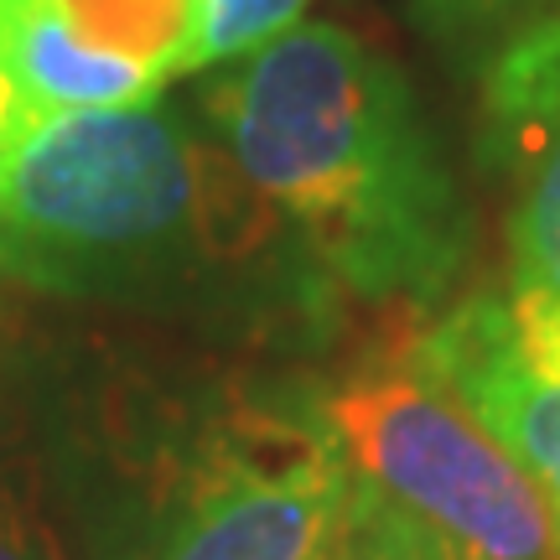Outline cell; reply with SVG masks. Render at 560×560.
Masks as SVG:
<instances>
[{"mask_svg": "<svg viewBox=\"0 0 560 560\" xmlns=\"http://www.w3.org/2000/svg\"><path fill=\"white\" fill-rule=\"evenodd\" d=\"M410 348L535 478L560 540V296L535 285L472 296Z\"/></svg>", "mask_w": 560, "mask_h": 560, "instance_id": "5", "label": "cell"}, {"mask_svg": "<svg viewBox=\"0 0 560 560\" xmlns=\"http://www.w3.org/2000/svg\"><path fill=\"white\" fill-rule=\"evenodd\" d=\"M317 416L353 478L467 556L560 560L556 520L535 478L416 359L410 342L353 363L317 395Z\"/></svg>", "mask_w": 560, "mask_h": 560, "instance_id": "4", "label": "cell"}, {"mask_svg": "<svg viewBox=\"0 0 560 560\" xmlns=\"http://www.w3.org/2000/svg\"><path fill=\"white\" fill-rule=\"evenodd\" d=\"M21 0H0V16H11V11H16Z\"/></svg>", "mask_w": 560, "mask_h": 560, "instance_id": "13", "label": "cell"}, {"mask_svg": "<svg viewBox=\"0 0 560 560\" xmlns=\"http://www.w3.org/2000/svg\"><path fill=\"white\" fill-rule=\"evenodd\" d=\"M0 560H62L52 535L32 514V503L5 478H0Z\"/></svg>", "mask_w": 560, "mask_h": 560, "instance_id": "11", "label": "cell"}, {"mask_svg": "<svg viewBox=\"0 0 560 560\" xmlns=\"http://www.w3.org/2000/svg\"><path fill=\"white\" fill-rule=\"evenodd\" d=\"M52 16L100 52L145 62L166 79L187 73L202 0H42Z\"/></svg>", "mask_w": 560, "mask_h": 560, "instance_id": "7", "label": "cell"}, {"mask_svg": "<svg viewBox=\"0 0 560 560\" xmlns=\"http://www.w3.org/2000/svg\"><path fill=\"white\" fill-rule=\"evenodd\" d=\"M353 472L312 405L223 384L166 462L136 560H332Z\"/></svg>", "mask_w": 560, "mask_h": 560, "instance_id": "3", "label": "cell"}, {"mask_svg": "<svg viewBox=\"0 0 560 560\" xmlns=\"http://www.w3.org/2000/svg\"><path fill=\"white\" fill-rule=\"evenodd\" d=\"M208 120L332 291L431 306L462 276L472 208L420 94L380 47L301 21L208 89Z\"/></svg>", "mask_w": 560, "mask_h": 560, "instance_id": "2", "label": "cell"}, {"mask_svg": "<svg viewBox=\"0 0 560 560\" xmlns=\"http://www.w3.org/2000/svg\"><path fill=\"white\" fill-rule=\"evenodd\" d=\"M312 0H202L198 11V37L187 52V73L219 68V62H240L280 42L291 26H301V11Z\"/></svg>", "mask_w": 560, "mask_h": 560, "instance_id": "9", "label": "cell"}, {"mask_svg": "<svg viewBox=\"0 0 560 560\" xmlns=\"http://www.w3.org/2000/svg\"><path fill=\"white\" fill-rule=\"evenodd\" d=\"M488 161L509 172V270L514 285L560 296V16L503 42L482 83Z\"/></svg>", "mask_w": 560, "mask_h": 560, "instance_id": "6", "label": "cell"}, {"mask_svg": "<svg viewBox=\"0 0 560 560\" xmlns=\"http://www.w3.org/2000/svg\"><path fill=\"white\" fill-rule=\"evenodd\" d=\"M416 21L436 42L467 52H499L503 42L560 16V0H410Z\"/></svg>", "mask_w": 560, "mask_h": 560, "instance_id": "10", "label": "cell"}, {"mask_svg": "<svg viewBox=\"0 0 560 560\" xmlns=\"http://www.w3.org/2000/svg\"><path fill=\"white\" fill-rule=\"evenodd\" d=\"M32 125L37 120H32V109H26V100H21V83H16V73H11L5 42H0V182H5V166H11L21 136H26Z\"/></svg>", "mask_w": 560, "mask_h": 560, "instance_id": "12", "label": "cell"}, {"mask_svg": "<svg viewBox=\"0 0 560 560\" xmlns=\"http://www.w3.org/2000/svg\"><path fill=\"white\" fill-rule=\"evenodd\" d=\"M0 270L255 342L317 332L332 291L229 151L151 104L47 115L21 136L0 182Z\"/></svg>", "mask_w": 560, "mask_h": 560, "instance_id": "1", "label": "cell"}, {"mask_svg": "<svg viewBox=\"0 0 560 560\" xmlns=\"http://www.w3.org/2000/svg\"><path fill=\"white\" fill-rule=\"evenodd\" d=\"M332 560H478V556H467L441 529L420 524L410 509L389 503L369 482L353 478L338 520V540H332Z\"/></svg>", "mask_w": 560, "mask_h": 560, "instance_id": "8", "label": "cell"}]
</instances>
